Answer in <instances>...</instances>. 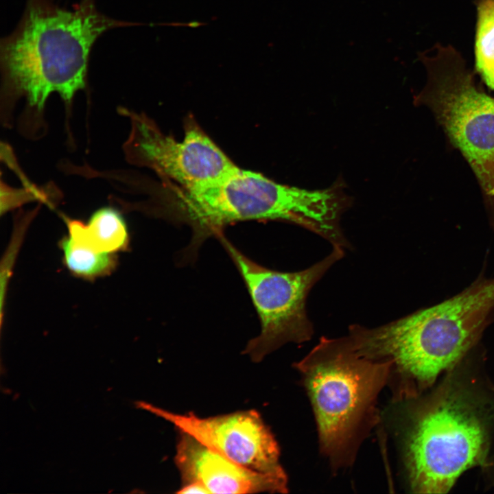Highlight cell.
<instances>
[{"label": "cell", "mask_w": 494, "mask_h": 494, "mask_svg": "<svg viewBox=\"0 0 494 494\" xmlns=\"http://www.w3.org/2000/svg\"><path fill=\"white\" fill-rule=\"evenodd\" d=\"M494 311V278L476 281L434 306L370 328L351 325L357 352L390 362L395 401L417 398L474 346Z\"/></svg>", "instance_id": "1"}, {"label": "cell", "mask_w": 494, "mask_h": 494, "mask_svg": "<svg viewBox=\"0 0 494 494\" xmlns=\"http://www.w3.org/2000/svg\"><path fill=\"white\" fill-rule=\"evenodd\" d=\"M127 25L102 14L93 0H82L73 10L49 0H27L17 27L1 43L5 91L25 97L38 110L54 92L70 104L85 87L95 41L108 30Z\"/></svg>", "instance_id": "2"}, {"label": "cell", "mask_w": 494, "mask_h": 494, "mask_svg": "<svg viewBox=\"0 0 494 494\" xmlns=\"http://www.w3.org/2000/svg\"><path fill=\"white\" fill-rule=\"evenodd\" d=\"M169 187L156 213L191 228L192 238L186 250L190 257L204 240L218 237L235 222L283 221L320 235L331 226L336 211V196L330 188L309 190L283 185L239 167L204 187Z\"/></svg>", "instance_id": "3"}, {"label": "cell", "mask_w": 494, "mask_h": 494, "mask_svg": "<svg viewBox=\"0 0 494 494\" xmlns=\"http://www.w3.org/2000/svg\"><path fill=\"white\" fill-rule=\"evenodd\" d=\"M469 386L449 378L408 410L405 465L412 491L444 493L468 469L487 463L494 408Z\"/></svg>", "instance_id": "4"}, {"label": "cell", "mask_w": 494, "mask_h": 494, "mask_svg": "<svg viewBox=\"0 0 494 494\" xmlns=\"http://www.w3.org/2000/svg\"><path fill=\"white\" fill-rule=\"evenodd\" d=\"M313 408L320 452L336 471L350 467L379 421L377 403L391 364L362 356L349 336H322L294 365Z\"/></svg>", "instance_id": "5"}, {"label": "cell", "mask_w": 494, "mask_h": 494, "mask_svg": "<svg viewBox=\"0 0 494 494\" xmlns=\"http://www.w3.org/2000/svg\"><path fill=\"white\" fill-rule=\"evenodd\" d=\"M427 82L416 97L427 105L494 202V98L480 91L460 53L437 45L420 55Z\"/></svg>", "instance_id": "6"}, {"label": "cell", "mask_w": 494, "mask_h": 494, "mask_svg": "<svg viewBox=\"0 0 494 494\" xmlns=\"http://www.w3.org/2000/svg\"><path fill=\"white\" fill-rule=\"evenodd\" d=\"M218 237L239 271L258 314L261 331L246 344L243 353L254 362L289 342L301 344L314 333L307 299L311 288L345 255L333 247L320 261L296 272H282L262 266L245 256L224 237Z\"/></svg>", "instance_id": "7"}, {"label": "cell", "mask_w": 494, "mask_h": 494, "mask_svg": "<svg viewBox=\"0 0 494 494\" xmlns=\"http://www.w3.org/2000/svg\"><path fill=\"white\" fill-rule=\"evenodd\" d=\"M131 143L137 163L185 189L212 184L237 167L192 117L178 141L146 117L133 116Z\"/></svg>", "instance_id": "8"}, {"label": "cell", "mask_w": 494, "mask_h": 494, "mask_svg": "<svg viewBox=\"0 0 494 494\" xmlns=\"http://www.w3.org/2000/svg\"><path fill=\"white\" fill-rule=\"evenodd\" d=\"M135 404L246 468L286 475L280 464L277 442L259 413L254 410L201 417L192 412L175 413L145 401Z\"/></svg>", "instance_id": "9"}, {"label": "cell", "mask_w": 494, "mask_h": 494, "mask_svg": "<svg viewBox=\"0 0 494 494\" xmlns=\"http://www.w3.org/2000/svg\"><path fill=\"white\" fill-rule=\"evenodd\" d=\"M175 464L182 484L196 482L209 493H285L287 475L246 468L180 432Z\"/></svg>", "instance_id": "10"}, {"label": "cell", "mask_w": 494, "mask_h": 494, "mask_svg": "<svg viewBox=\"0 0 494 494\" xmlns=\"http://www.w3.org/2000/svg\"><path fill=\"white\" fill-rule=\"evenodd\" d=\"M83 231L89 244L96 250L113 254L126 248L128 244L126 223L116 209L103 207L95 211Z\"/></svg>", "instance_id": "11"}, {"label": "cell", "mask_w": 494, "mask_h": 494, "mask_svg": "<svg viewBox=\"0 0 494 494\" xmlns=\"http://www.w3.org/2000/svg\"><path fill=\"white\" fill-rule=\"evenodd\" d=\"M60 246L67 268L78 277L95 278L108 274L115 267L112 254L96 250L78 236L68 235L60 241Z\"/></svg>", "instance_id": "12"}, {"label": "cell", "mask_w": 494, "mask_h": 494, "mask_svg": "<svg viewBox=\"0 0 494 494\" xmlns=\"http://www.w3.org/2000/svg\"><path fill=\"white\" fill-rule=\"evenodd\" d=\"M475 67L494 89V0H478Z\"/></svg>", "instance_id": "13"}, {"label": "cell", "mask_w": 494, "mask_h": 494, "mask_svg": "<svg viewBox=\"0 0 494 494\" xmlns=\"http://www.w3.org/2000/svg\"><path fill=\"white\" fill-rule=\"evenodd\" d=\"M176 493L182 494L209 493L208 491L202 485L196 482L182 484Z\"/></svg>", "instance_id": "14"}]
</instances>
